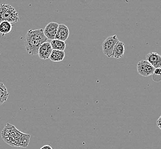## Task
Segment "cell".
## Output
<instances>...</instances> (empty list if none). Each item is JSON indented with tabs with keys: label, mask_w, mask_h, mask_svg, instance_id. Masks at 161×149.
Instances as JSON below:
<instances>
[{
	"label": "cell",
	"mask_w": 161,
	"mask_h": 149,
	"mask_svg": "<svg viewBox=\"0 0 161 149\" xmlns=\"http://www.w3.org/2000/svg\"><path fill=\"white\" fill-rule=\"evenodd\" d=\"M155 68L147 61L142 60L137 64V71L143 77H148L153 74Z\"/></svg>",
	"instance_id": "5"
},
{
	"label": "cell",
	"mask_w": 161,
	"mask_h": 149,
	"mask_svg": "<svg viewBox=\"0 0 161 149\" xmlns=\"http://www.w3.org/2000/svg\"><path fill=\"white\" fill-rule=\"evenodd\" d=\"M40 149H53L52 148V147L49 145H45V146H42V148H40Z\"/></svg>",
	"instance_id": "17"
},
{
	"label": "cell",
	"mask_w": 161,
	"mask_h": 149,
	"mask_svg": "<svg viewBox=\"0 0 161 149\" xmlns=\"http://www.w3.org/2000/svg\"><path fill=\"white\" fill-rule=\"evenodd\" d=\"M125 52V44L122 41H118L114 47L113 53V58L116 59L122 58Z\"/></svg>",
	"instance_id": "10"
},
{
	"label": "cell",
	"mask_w": 161,
	"mask_h": 149,
	"mask_svg": "<svg viewBox=\"0 0 161 149\" xmlns=\"http://www.w3.org/2000/svg\"><path fill=\"white\" fill-rule=\"evenodd\" d=\"M50 44L51 45L53 50L64 51L66 47V42L58 40H56V39L52 40Z\"/></svg>",
	"instance_id": "13"
},
{
	"label": "cell",
	"mask_w": 161,
	"mask_h": 149,
	"mask_svg": "<svg viewBox=\"0 0 161 149\" xmlns=\"http://www.w3.org/2000/svg\"><path fill=\"white\" fill-rule=\"evenodd\" d=\"M9 97V92L3 83H0V105L5 102Z\"/></svg>",
	"instance_id": "12"
},
{
	"label": "cell",
	"mask_w": 161,
	"mask_h": 149,
	"mask_svg": "<svg viewBox=\"0 0 161 149\" xmlns=\"http://www.w3.org/2000/svg\"><path fill=\"white\" fill-rule=\"evenodd\" d=\"M157 126L161 129V116L159 118L157 121Z\"/></svg>",
	"instance_id": "16"
},
{
	"label": "cell",
	"mask_w": 161,
	"mask_h": 149,
	"mask_svg": "<svg viewBox=\"0 0 161 149\" xmlns=\"http://www.w3.org/2000/svg\"><path fill=\"white\" fill-rule=\"evenodd\" d=\"M2 138L9 145L25 147L29 143L30 135L21 133L14 126L8 124L2 131Z\"/></svg>",
	"instance_id": "2"
},
{
	"label": "cell",
	"mask_w": 161,
	"mask_h": 149,
	"mask_svg": "<svg viewBox=\"0 0 161 149\" xmlns=\"http://www.w3.org/2000/svg\"><path fill=\"white\" fill-rule=\"evenodd\" d=\"M153 74L157 75V76H161V68H155Z\"/></svg>",
	"instance_id": "15"
},
{
	"label": "cell",
	"mask_w": 161,
	"mask_h": 149,
	"mask_svg": "<svg viewBox=\"0 0 161 149\" xmlns=\"http://www.w3.org/2000/svg\"><path fill=\"white\" fill-rule=\"evenodd\" d=\"M52 51L53 49L51 44L48 42H45L39 47L37 55L41 59L47 60L49 58Z\"/></svg>",
	"instance_id": "7"
},
{
	"label": "cell",
	"mask_w": 161,
	"mask_h": 149,
	"mask_svg": "<svg viewBox=\"0 0 161 149\" xmlns=\"http://www.w3.org/2000/svg\"><path fill=\"white\" fill-rule=\"evenodd\" d=\"M65 57L64 51L53 50L49 58L52 62H60L64 60Z\"/></svg>",
	"instance_id": "11"
},
{
	"label": "cell",
	"mask_w": 161,
	"mask_h": 149,
	"mask_svg": "<svg viewBox=\"0 0 161 149\" xmlns=\"http://www.w3.org/2000/svg\"><path fill=\"white\" fill-rule=\"evenodd\" d=\"M69 35V31L68 27L64 24H59L55 39L65 41L68 39Z\"/></svg>",
	"instance_id": "9"
},
{
	"label": "cell",
	"mask_w": 161,
	"mask_h": 149,
	"mask_svg": "<svg viewBox=\"0 0 161 149\" xmlns=\"http://www.w3.org/2000/svg\"><path fill=\"white\" fill-rule=\"evenodd\" d=\"M119 39L116 35L108 37L104 41L102 44L103 53L108 58H113V51Z\"/></svg>",
	"instance_id": "4"
},
{
	"label": "cell",
	"mask_w": 161,
	"mask_h": 149,
	"mask_svg": "<svg viewBox=\"0 0 161 149\" xmlns=\"http://www.w3.org/2000/svg\"><path fill=\"white\" fill-rule=\"evenodd\" d=\"M58 23L51 22L48 24L43 29L44 34L48 40H53L55 39V36L58 29Z\"/></svg>",
	"instance_id": "6"
},
{
	"label": "cell",
	"mask_w": 161,
	"mask_h": 149,
	"mask_svg": "<svg viewBox=\"0 0 161 149\" xmlns=\"http://www.w3.org/2000/svg\"><path fill=\"white\" fill-rule=\"evenodd\" d=\"M146 61L154 68H161V56L156 52H150L146 55Z\"/></svg>",
	"instance_id": "8"
},
{
	"label": "cell",
	"mask_w": 161,
	"mask_h": 149,
	"mask_svg": "<svg viewBox=\"0 0 161 149\" xmlns=\"http://www.w3.org/2000/svg\"><path fill=\"white\" fill-rule=\"evenodd\" d=\"M19 20V13L12 6L7 3L0 4V23L5 21L17 23Z\"/></svg>",
	"instance_id": "3"
},
{
	"label": "cell",
	"mask_w": 161,
	"mask_h": 149,
	"mask_svg": "<svg viewBox=\"0 0 161 149\" xmlns=\"http://www.w3.org/2000/svg\"><path fill=\"white\" fill-rule=\"evenodd\" d=\"M47 40L43 29H30L26 33L24 39L26 51L31 55H37L39 47L43 43L47 42Z\"/></svg>",
	"instance_id": "1"
},
{
	"label": "cell",
	"mask_w": 161,
	"mask_h": 149,
	"mask_svg": "<svg viewBox=\"0 0 161 149\" xmlns=\"http://www.w3.org/2000/svg\"><path fill=\"white\" fill-rule=\"evenodd\" d=\"M12 30V24L8 21H3L0 23V33L3 35L9 33Z\"/></svg>",
	"instance_id": "14"
}]
</instances>
